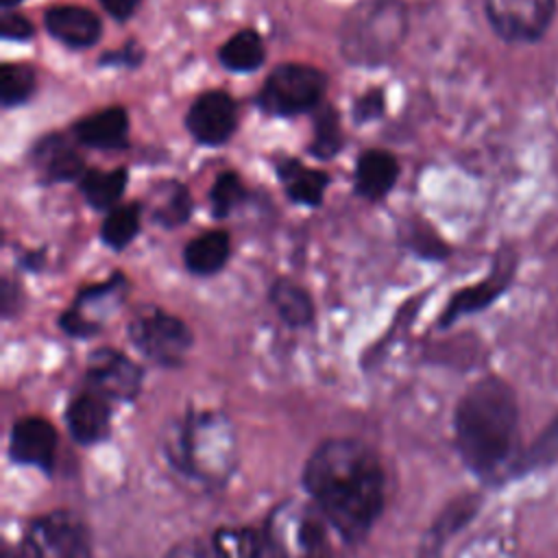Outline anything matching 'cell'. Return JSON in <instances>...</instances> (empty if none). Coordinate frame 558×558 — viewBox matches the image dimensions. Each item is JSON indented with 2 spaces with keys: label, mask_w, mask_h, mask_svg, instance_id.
I'll return each mask as SVG.
<instances>
[{
  "label": "cell",
  "mask_w": 558,
  "mask_h": 558,
  "mask_svg": "<svg viewBox=\"0 0 558 558\" xmlns=\"http://www.w3.org/2000/svg\"><path fill=\"white\" fill-rule=\"evenodd\" d=\"M303 484L312 506L344 543L364 538L384 510L386 473L379 456L357 438H329L307 458Z\"/></svg>",
  "instance_id": "cell-1"
},
{
  "label": "cell",
  "mask_w": 558,
  "mask_h": 558,
  "mask_svg": "<svg viewBox=\"0 0 558 558\" xmlns=\"http://www.w3.org/2000/svg\"><path fill=\"white\" fill-rule=\"evenodd\" d=\"M453 432L464 464L482 477L497 475L519 436V403L510 384L495 375L471 384L456 405Z\"/></svg>",
  "instance_id": "cell-2"
},
{
  "label": "cell",
  "mask_w": 558,
  "mask_h": 558,
  "mask_svg": "<svg viewBox=\"0 0 558 558\" xmlns=\"http://www.w3.org/2000/svg\"><path fill=\"white\" fill-rule=\"evenodd\" d=\"M408 35V9L401 0H362L340 26V52L351 65L388 63Z\"/></svg>",
  "instance_id": "cell-3"
},
{
  "label": "cell",
  "mask_w": 558,
  "mask_h": 558,
  "mask_svg": "<svg viewBox=\"0 0 558 558\" xmlns=\"http://www.w3.org/2000/svg\"><path fill=\"white\" fill-rule=\"evenodd\" d=\"M170 456L177 469L201 482H225L235 460L229 421L211 412L190 414L170 438Z\"/></svg>",
  "instance_id": "cell-4"
},
{
  "label": "cell",
  "mask_w": 558,
  "mask_h": 558,
  "mask_svg": "<svg viewBox=\"0 0 558 558\" xmlns=\"http://www.w3.org/2000/svg\"><path fill=\"white\" fill-rule=\"evenodd\" d=\"M327 89V76L307 63L277 65L259 89L257 105L268 116L290 118L318 107Z\"/></svg>",
  "instance_id": "cell-5"
},
{
  "label": "cell",
  "mask_w": 558,
  "mask_h": 558,
  "mask_svg": "<svg viewBox=\"0 0 558 558\" xmlns=\"http://www.w3.org/2000/svg\"><path fill=\"white\" fill-rule=\"evenodd\" d=\"M268 530L286 558H336L333 536L342 538L314 506L305 504L277 508Z\"/></svg>",
  "instance_id": "cell-6"
},
{
  "label": "cell",
  "mask_w": 558,
  "mask_h": 558,
  "mask_svg": "<svg viewBox=\"0 0 558 558\" xmlns=\"http://www.w3.org/2000/svg\"><path fill=\"white\" fill-rule=\"evenodd\" d=\"M24 558H92V541L85 523L68 510L46 512L31 521L24 543Z\"/></svg>",
  "instance_id": "cell-7"
},
{
  "label": "cell",
  "mask_w": 558,
  "mask_h": 558,
  "mask_svg": "<svg viewBox=\"0 0 558 558\" xmlns=\"http://www.w3.org/2000/svg\"><path fill=\"white\" fill-rule=\"evenodd\" d=\"M129 338L140 353L161 366H179L192 347L187 325L157 307H148L131 318Z\"/></svg>",
  "instance_id": "cell-8"
},
{
  "label": "cell",
  "mask_w": 558,
  "mask_h": 558,
  "mask_svg": "<svg viewBox=\"0 0 558 558\" xmlns=\"http://www.w3.org/2000/svg\"><path fill=\"white\" fill-rule=\"evenodd\" d=\"M493 31L510 44L541 39L556 13V0H484Z\"/></svg>",
  "instance_id": "cell-9"
},
{
  "label": "cell",
  "mask_w": 558,
  "mask_h": 558,
  "mask_svg": "<svg viewBox=\"0 0 558 558\" xmlns=\"http://www.w3.org/2000/svg\"><path fill=\"white\" fill-rule=\"evenodd\" d=\"M238 124V105L235 100L220 89L201 94L185 116V126L190 135L205 146L225 144Z\"/></svg>",
  "instance_id": "cell-10"
},
{
  "label": "cell",
  "mask_w": 558,
  "mask_h": 558,
  "mask_svg": "<svg viewBox=\"0 0 558 558\" xmlns=\"http://www.w3.org/2000/svg\"><path fill=\"white\" fill-rule=\"evenodd\" d=\"M140 366L116 349H98L87 360V386L111 401H129L140 392Z\"/></svg>",
  "instance_id": "cell-11"
},
{
  "label": "cell",
  "mask_w": 558,
  "mask_h": 558,
  "mask_svg": "<svg viewBox=\"0 0 558 558\" xmlns=\"http://www.w3.org/2000/svg\"><path fill=\"white\" fill-rule=\"evenodd\" d=\"M57 432L41 416H24L13 423L9 453L15 462L50 471L57 458Z\"/></svg>",
  "instance_id": "cell-12"
},
{
  "label": "cell",
  "mask_w": 558,
  "mask_h": 558,
  "mask_svg": "<svg viewBox=\"0 0 558 558\" xmlns=\"http://www.w3.org/2000/svg\"><path fill=\"white\" fill-rule=\"evenodd\" d=\"M111 405L113 401L109 397L89 386L74 395L65 412V423L74 440L94 445L107 438L111 425Z\"/></svg>",
  "instance_id": "cell-13"
},
{
  "label": "cell",
  "mask_w": 558,
  "mask_h": 558,
  "mask_svg": "<svg viewBox=\"0 0 558 558\" xmlns=\"http://www.w3.org/2000/svg\"><path fill=\"white\" fill-rule=\"evenodd\" d=\"M46 31L70 48H89L100 39L102 24L100 17L76 4H63V7H50L44 13Z\"/></svg>",
  "instance_id": "cell-14"
},
{
  "label": "cell",
  "mask_w": 558,
  "mask_h": 558,
  "mask_svg": "<svg viewBox=\"0 0 558 558\" xmlns=\"http://www.w3.org/2000/svg\"><path fill=\"white\" fill-rule=\"evenodd\" d=\"M33 166L44 183L81 179L85 174L83 157L59 133H48L33 146Z\"/></svg>",
  "instance_id": "cell-15"
},
{
  "label": "cell",
  "mask_w": 558,
  "mask_h": 558,
  "mask_svg": "<svg viewBox=\"0 0 558 558\" xmlns=\"http://www.w3.org/2000/svg\"><path fill=\"white\" fill-rule=\"evenodd\" d=\"M78 144L96 150H120L129 142V113L124 107H107L81 118L72 126Z\"/></svg>",
  "instance_id": "cell-16"
},
{
  "label": "cell",
  "mask_w": 558,
  "mask_h": 558,
  "mask_svg": "<svg viewBox=\"0 0 558 558\" xmlns=\"http://www.w3.org/2000/svg\"><path fill=\"white\" fill-rule=\"evenodd\" d=\"M220 558H286L279 541L266 527H220L211 536Z\"/></svg>",
  "instance_id": "cell-17"
},
{
  "label": "cell",
  "mask_w": 558,
  "mask_h": 558,
  "mask_svg": "<svg viewBox=\"0 0 558 558\" xmlns=\"http://www.w3.org/2000/svg\"><path fill=\"white\" fill-rule=\"evenodd\" d=\"M399 177V163L395 155L381 148H371L357 157L355 163V192L364 201L384 198Z\"/></svg>",
  "instance_id": "cell-18"
},
{
  "label": "cell",
  "mask_w": 558,
  "mask_h": 558,
  "mask_svg": "<svg viewBox=\"0 0 558 558\" xmlns=\"http://www.w3.org/2000/svg\"><path fill=\"white\" fill-rule=\"evenodd\" d=\"M124 288V275L113 272L107 281L96 283L85 288L76 301L72 303V307H68L61 316V327L70 333V336H92L96 333V329L89 323V312L98 310L102 303L107 305L111 299H116L120 294V290Z\"/></svg>",
  "instance_id": "cell-19"
},
{
  "label": "cell",
  "mask_w": 558,
  "mask_h": 558,
  "mask_svg": "<svg viewBox=\"0 0 558 558\" xmlns=\"http://www.w3.org/2000/svg\"><path fill=\"white\" fill-rule=\"evenodd\" d=\"M277 174L283 190L292 203L318 207L329 185V174L325 170L305 168L299 159H283L277 166Z\"/></svg>",
  "instance_id": "cell-20"
},
{
  "label": "cell",
  "mask_w": 558,
  "mask_h": 558,
  "mask_svg": "<svg viewBox=\"0 0 558 558\" xmlns=\"http://www.w3.org/2000/svg\"><path fill=\"white\" fill-rule=\"evenodd\" d=\"M229 253H231L229 233L214 229V231H205L198 238H194L192 242H187L183 262L192 275H214L227 264Z\"/></svg>",
  "instance_id": "cell-21"
},
{
  "label": "cell",
  "mask_w": 558,
  "mask_h": 558,
  "mask_svg": "<svg viewBox=\"0 0 558 558\" xmlns=\"http://www.w3.org/2000/svg\"><path fill=\"white\" fill-rule=\"evenodd\" d=\"M126 168L85 170V174L78 179V190L94 209H113L126 190Z\"/></svg>",
  "instance_id": "cell-22"
},
{
  "label": "cell",
  "mask_w": 558,
  "mask_h": 558,
  "mask_svg": "<svg viewBox=\"0 0 558 558\" xmlns=\"http://www.w3.org/2000/svg\"><path fill=\"white\" fill-rule=\"evenodd\" d=\"M192 207H194L192 196L187 187L181 185L179 181L161 183L159 187H155L150 196V218L166 229H174L183 225L190 218Z\"/></svg>",
  "instance_id": "cell-23"
},
{
  "label": "cell",
  "mask_w": 558,
  "mask_h": 558,
  "mask_svg": "<svg viewBox=\"0 0 558 558\" xmlns=\"http://www.w3.org/2000/svg\"><path fill=\"white\" fill-rule=\"evenodd\" d=\"M218 59L231 72H255L266 59L264 39L253 28L238 31L220 46Z\"/></svg>",
  "instance_id": "cell-24"
},
{
  "label": "cell",
  "mask_w": 558,
  "mask_h": 558,
  "mask_svg": "<svg viewBox=\"0 0 558 558\" xmlns=\"http://www.w3.org/2000/svg\"><path fill=\"white\" fill-rule=\"evenodd\" d=\"M270 303L290 327H305L314 318L312 296L292 279H277L270 286Z\"/></svg>",
  "instance_id": "cell-25"
},
{
  "label": "cell",
  "mask_w": 558,
  "mask_h": 558,
  "mask_svg": "<svg viewBox=\"0 0 558 558\" xmlns=\"http://www.w3.org/2000/svg\"><path fill=\"white\" fill-rule=\"evenodd\" d=\"M342 144H344V135H342L338 109L333 105H320L314 116L310 155H314L320 161H327L340 153Z\"/></svg>",
  "instance_id": "cell-26"
},
{
  "label": "cell",
  "mask_w": 558,
  "mask_h": 558,
  "mask_svg": "<svg viewBox=\"0 0 558 558\" xmlns=\"http://www.w3.org/2000/svg\"><path fill=\"white\" fill-rule=\"evenodd\" d=\"M140 205L131 203V205H118L113 209H109V214L102 220L100 227V238L102 242L113 248V251H122L126 248L137 231H140Z\"/></svg>",
  "instance_id": "cell-27"
},
{
  "label": "cell",
  "mask_w": 558,
  "mask_h": 558,
  "mask_svg": "<svg viewBox=\"0 0 558 558\" xmlns=\"http://www.w3.org/2000/svg\"><path fill=\"white\" fill-rule=\"evenodd\" d=\"M501 288H504V281L495 277V279H488V281H484V283H477V286H473V288H466V290L458 292V294L449 301L447 310L442 312L440 325H449V323H453L456 318H460L462 314H469V312H475V310L488 305V303L501 292Z\"/></svg>",
  "instance_id": "cell-28"
},
{
  "label": "cell",
  "mask_w": 558,
  "mask_h": 558,
  "mask_svg": "<svg viewBox=\"0 0 558 558\" xmlns=\"http://www.w3.org/2000/svg\"><path fill=\"white\" fill-rule=\"evenodd\" d=\"M35 89V70L28 63H2L0 98L4 107H17L31 98Z\"/></svg>",
  "instance_id": "cell-29"
},
{
  "label": "cell",
  "mask_w": 558,
  "mask_h": 558,
  "mask_svg": "<svg viewBox=\"0 0 558 558\" xmlns=\"http://www.w3.org/2000/svg\"><path fill=\"white\" fill-rule=\"evenodd\" d=\"M244 198V185L238 172L225 170L216 177L211 190H209V205H211V216L214 218H227L235 205Z\"/></svg>",
  "instance_id": "cell-30"
},
{
  "label": "cell",
  "mask_w": 558,
  "mask_h": 558,
  "mask_svg": "<svg viewBox=\"0 0 558 558\" xmlns=\"http://www.w3.org/2000/svg\"><path fill=\"white\" fill-rule=\"evenodd\" d=\"M558 462V416L547 423L525 456V466H547Z\"/></svg>",
  "instance_id": "cell-31"
},
{
  "label": "cell",
  "mask_w": 558,
  "mask_h": 558,
  "mask_svg": "<svg viewBox=\"0 0 558 558\" xmlns=\"http://www.w3.org/2000/svg\"><path fill=\"white\" fill-rule=\"evenodd\" d=\"M384 109H386V98H384V89H366L364 94H360L353 102V109H351V116L357 124H366V122H373L377 118L384 116Z\"/></svg>",
  "instance_id": "cell-32"
},
{
  "label": "cell",
  "mask_w": 558,
  "mask_h": 558,
  "mask_svg": "<svg viewBox=\"0 0 558 558\" xmlns=\"http://www.w3.org/2000/svg\"><path fill=\"white\" fill-rule=\"evenodd\" d=\"M0 35L9 41H26L33 37V24L17 11H4L0 20Z\"/></svg>",
  "instance_id": "cell-33"
},
{
  "label": "cell",
  "mask_w": 558,
  "mask_h": 558,
  "mask_svg": "<svg viewBox=\"0 0 558 558\" xmlns=\"http://www.w3.org/2000/svg\"><path fill=\"white\" fill-rule=\"evenodd\" d=\"M163 558H220L211 538H194L179 543Z\"/></svg>",
  "instance_id": "cell-34"
},
{
  "label": "cell",
  "mask_w": 558,
  "mask_h": 558,
  "mask_svg": "<svg viewBox=\"0 0 558 558\" xmlns=\"http://www.w3.org/2000/svg\"><path fill=\"white\" fill-rule=\"evenodd\" d=\"M100 63L102 65H137V63H142V48L135 41H129V44H124V48L102 54Z\"/></svg>",
  "instance_id": "cell-35"
},
{
  "label": "cell",
  "mask_w": 558,
  "mask_h": 558,
  "mask_svg": "<svg viewBox=\"0 0 558 558\" xmlns=\"http://www.w3.org/2000/svg\"><path fill=\"white\" fill-rule=\"evenodd\" d=\"M100 4L113 20L124 22L137 11L140 0H100Z\"/></svg>",
  "instance_id": "cell-36"
},
{
  "label": "cell",
  "mask_w": 558,
  "mask_h": 558,
  "mask_svg": "<svg viewBox=\"0 0 558 558\" xmlns=\"http://www.w3.org/2000/svg\"><path fill=\"white\" fill-rule=\"evenodd\" d=\"M22 0H0V4H2V9L4 11H11L13 7H17Z\"/></svg>",
  "instance_id": "cell-37"
}]
</instances>
